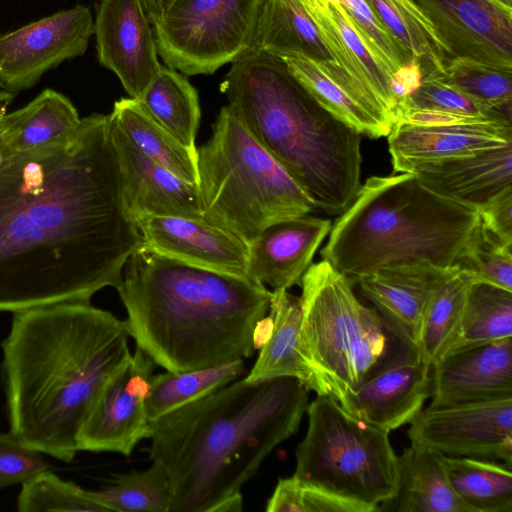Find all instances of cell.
<instances>
[{"label":"cell","mask_w":512,"mask_h":512,"mask_svg":"<svg viewBox=\"0 0 512 512\" xmlns=\"http://www.w3.org/2000/svg\"><path fill=\"white\" fill-rule=\"evenodd\" d=\"M143 245L125 202L109 114L0 165V313L90 301L121 286Z\"/></svg>","instance_id":"cell-1"},{"label":"cell","mask_w":512,"mask_h":512,"mask_svg":"<svg viewBox=\"0 0 512 512\" xmlns=\"http://www.w3.org/2000/svg\"><path fill=\"white\" fill-rule=\"evenodd\" d=\"M124 321L90 301L14 313L2 342L10 433L64 462L107 380L130 357Z\"/></svg>","instance_id":"cell-2"},{"label":"cell","mask_w":512,"mask_h":512,"mask_svg":"<svg viewBox=\"0 0 512 512\" xmlns=\"http://www.w3.org/2000/svg\"><path fill=\"white\" fill-rule=\"evenodd\" d=\"M309 388L284 376L235 380L150 421V458L166 471L170 512H241V488L294 435Z\"/></svg>","instance_id":"cell-3"},{"label":"cell","mask_w":512,"mask_h":512,"mask_svg":"<svg viewBox=\"0 0 512 512\" xmlns=\"http://www.w3.org/2000/svg\"><path fill=\"white\" fill-rule=\"evenodd\" d=\"M117 291L136 347L170 372L252 356L254 326L272 297L248 277L168 258L144 243L128 258Z\"/></svg>","instance_id":"cell-4"},{"label":"cell","mask_w":512,"mask_h":512,"mask_svg":"<svg viewBox=\"0 0 512 512\" xmlns=\"http://www.w3.org/2000/svg\"><path fill=\"white\" fill-rule=\"evenodd\" d=\"M220 84L228 105L314 209L341 215L361 187V134L323 109L277 56L249 48Z\"/></svg>","instance_id":"cell-5"},{"label":"cell","mask_w":512,"mask_h":512,"mask_svg":"<svg viewBox=\"0 0 512 512\" xmlns=\"http://www.w3.org/2000/svg\"><path fill=\"white\" fill-rule=\"evenodd\" d=\"M479 222L476 207L437 195L412 173L372 176L331 227L321 257L352 284L383 268H455Z\"/></svg>","instance_id":"cell-6"},{"label":"cell","mask_w":512,"mask_h":512,"mask_svg":"<svg viewBox=\"0 0 512 512\" xmlns=\"http://www.w3.org/2000/svg\"><path fill=\"white\" fill-rule=\"evenodd\" d=\"M202 217L247 244L268 226L314 207L299 184L257 142L229 105L197 147Z\"/></svg>","instance_id":"cell-7"},{"label":"cell","mask_w":512,"mask_h":512,"mask_svg":"<svg viewBox=\"0 0 512 512\" xmlns=\"http://www.w3.org/2000/svg\"><path fill=\"white\" fill-rule=\"evenodd\" d=\"M300 286V353L324 394L336 401L408 344L357 299L350 280L329 262L311 264Z\"/></svg>","instance_id":"cell-8"},{"label":"cell","mask_w":512,"mask_h":512,"mask_svg":"<svg viewBox=\"0 0 512 512\" xmlns=\"http://www.w3.org/2000/svg\"><path fill=\"white\" fill-rule=\"evenodd\" d=\"M306 412L294 476L377 511L397 489L398 456L389 431L352 416L328 395H318Z\"/></svg>","instance_id":"cell-9"},{"label":"cell","mask_w":512,"mask_h":512,"mask_svg":"<svg viewBox=\"0 0 512 512\" xmlns=\"http://www.w3.org/2000/svg\"><path fill=\"white\" fill-rule=\"evenodd\" d=\"M262 0H175L153 26L158 54L185 75L214 73L250 48Z\"/></svg>","instance_id":"cell-10"},{"label":"cell","mask_w":512,"mask_h":512,"mask_svg":"<svg viewBox=\"0 0 512 512\" xmlns=\"http://www.w3.org/2000/svg\"><path fill=\"white\" fill-rule=\"evenodd\" d=\"M411 443L443 454L512 464V398L422 409L410 422Z\"/></svg>","instance_id":"cell-11"},{"label":"cell","mask_w":512,"mask_h":512,"mask_svg":"<svg viewBox=\"0 0 512 512\" xmlns=\"http://www.w3.org/2000/svg\"><path fill=\"white\" fill-rule=\"evenodd\" d=\"M93 33L91 10L77 5L0 35V87L14 94L29 89L48 70L83 55Z\"/></svg>","instance_id":"cell-12"},{"label":"cell","mask_w":512,"mask_h":512,"mask_svg":"<svg viewBox=\"0 0 512 512\" xmlns=\"http://www.w3.org/2000/svg\"><path fill=\"white\" fill-rule=\"evenodd\" d=\"M155 363L136 347L107 380L77 435L78 451L115 452L129 456L149 438L146 411Z\"/></svg>","instance_id":"cell-13"},{"label":"cell","mask_w":512,"mask_h":512,"mask_svg":"<svg viewBox=\"0 0 512 512\" xmlns=\"http://www.w3.org/2000/svg\"><path fill=\"white\" fill-rule=\"evenodd\" d=\"M250 48L279 58L310 59L367 113L392 129L384 106L339 64L328 41L299 0H262Z\"/></svg>","instance_id":"cell-14"},{"label":"cell","mask_w":512,"mask_h":512,"mask_svg":"<svg viewBox=\"0 0 512 512\" xmlns=\"http://www.w3.org/2000/svg\"><path fill=\"white\" fill-rule=\"evenodd\" d=\"M449 62L467 58L512 72V12L491 0H410Z\"/></svg>","instance_id":"cell-15"},{"label":"cell","mask_w":512,"mask_h":512,"mask_svg":"<svg viewBox=\"0 0 512 512\" xmlns=\"http://www.w3.org/2000/svg\"><path fill=\"white\" fill-rule=\"evenodd\" d=\"M100 63L139 99L161 65L154 29L141 0H101L94 21Z\"/></svg>","instance_id":"cell-16"},{"label":"cell","mask_w":512,"mask_h":512,"mask_svg":"<svg viewBox=\"0 0 512 512\" xmlns=\"http://www.w3.org/2000/svg\"><path fill=\"white\" fill-rule=\"evenodd\" d=\"M431 364L413 346L404 348L340 405L352 416L391 431L410 423L431 396Z\"/></svg>","instance_id":"cell-17"},{"label":"cell","mask_w":512,"mask_h":512,"mask_svg":"<svg viewBox=\"0 0 512 512\" xmlns=\"http://www.w3.org/2000/svg\"><path fill=\"white\" fill-rule=\"evenodd\" d=\"M137 225L144 245L160 255L247 277L248 244L226 229L180 216H145Z\"/></svg>","instance_id":"cell-18"},{"label":"cell","mask_w":512,"mask_h":512,"mask_svg":"<svg viewBox=\"0 0 512 512\" xmlns=\"http://www.w3.org/2000/svg\"><path fill=\"white\" fill-rule=\"evenodd\" d=\"M430 377L428 407L512 398V337L447 354Z\"/></svg>","instance_id":"cell-19"},{"label":"cell","mask_w":512,"mask_h":512,"mask_svg":"<svg viewBox=\"0 0 512 512\" xmlns=\"http://www.w3.org/2000/svg\"><path fill=\"white\" fill-rule=\"evenodd\" d=\"M331 227L329 219L308 214L268 226L248 243L246 276L272 291L300 285Z\"/></svg>","instance_id":"cell-20"},{"label":"cell","mask_w":512,"mask_h":512,"mask_svg":"<svg viewBox=\"0 0 512 512\" xmlns=\"http://www.w3.org/2000/svg\"><path fill=\"white\" fill-rule=\"evenodd\" d=\"M110 129L125 202L136 222L153 215L203 219L197 185L182 180L141 153L111 119Z\"/></svg>","instance_id":"cell-21"},{"label":"cell","mask_w":512,"mask_h":512,"mask_svg":"<svg viewBox=\"0 0 512 512\" xmlns=\"http://www.w3.org/2000/svg\"><path fill=\"white\" fill-rule=\"evenodd\" d=\"M457 269L429 264L404 265L380 269L355 283L386 325L418 350L430 299L436 288Z\"/></svg>","instance_id":"cell-22"},{"label":"cell","mask_w":512,"mask_h":512,"mask_svg":"<svg viewBox=\"0 0 512 512\" xmlns=\"http://www.w3.org/2000/svg\"><path fill=\"white\" fill-rule=\"evenodd\" d=\"M395 172L412 173L437 195L478 209L512 187V143L457 157L408 163Z\"/></svg>","instance_id":"cell-23"},{"label":"cell","mask_w":512,"mask_h":512,"mask_svg":"<svg viewBox=\"0 0 512 512\" xmlns=\"http://www.w3.org/2000/svg\"><path fill=\"white\" fill-rule=\"evenodd\" d=\"M388 137L393 172L408 163L472 154L512 143V126L477 123L452 126L395 124Z\"/></svg>","instance_id":"cell-24"},{"label":"cell","mask_w":512,"mask_h":512,"mask_svg":"<svg viewBox=\"0 0 512 512\" xmlns=\"http://www.w3.org/2000/svg\"><path fill=\"white\" fill-rule=\"evenodd\" d=\"M445 454L411 443L398 456V482L381 512H470L453 491L445 469Z\"/></svg>","instance_id":"cell-25"},{"label":"cell","mask_w":512,"mask_h":512,"mask_svg":"<svg viewBox=\"0 0 512 512\" xmlns=\"http://www.w3.org/2000/svg\"><path fill=\"white\" fill-rule=\"evenodd\" d=\"M268 313L274 320L273 333L259 350L255 364L244 379L254 382L290 376L301 380L318 395H325L319 380L300 353V297L288 290L272 291Z\"/></svg>","instance_id":"cell-26"},{"label":"cell","mask_w":512,"mask_h":512,"mask_svg":"<svg viewBox=\"0 0 512 512\" xmlns=\"http://www.w3.org/2000/svg\"><path fill=\"white\" fill-rule=\"evenodd\" d=\"M81 120L66 96L45 89L24 107L4 115L0 146L11 155L59 142L73 136Z\"/></svg>","instance_id":"cell-27"},{"label":"cell","mask_w":512,"mask_h":512,"mask_svg":"<svg viewBox=\"0 0 512 512\" xmlns=\"http://www.w3.org/2000/svg\"><path fill=\"white\" fill-rule=\"evenodd\" d=\"M109 116L141 153L182 180L197 185V151L185 147L156 122L138 99L121 98L114 103Z\"/></svg>","instance_id":"cell-28"},{"label":"cell","mask_w":512,"mask_h":512,"mask_svg":"<svg viewBox=\"0 0 512 512\" xmlns=\"http://www.w3.org/2000/svg\"><path fill=\"white\" fill-rule=\"evenodd\" d=\"M161 66L158 74L138 99L148 114L192 151L200 123L198 93L180 73Z\"/></svg>","instance_id":"cell-29"},{"label":"cell","mask_w":512,"mask_h":512,"mask_svg":"<svg viewBox=\"0 0 512 512\" xmlns=\"http://www.w3.org/2000/svg\"><path fill=\"white\" fill-rule=\"evenodd\" d=\"M449 483L470 512H512L511 465L494 460L445 456Z\"/></svg>","instance_id":"cell-30"},{"label":"cell","mask_w":512,"mask_h":512,"mask_svg":"<svg viewBox=\"0 0 512 512\" xmlns=\"http://www.w3.org/2000/svg\"><path fill=\"white\" fill-rule=\"evenodd\" d=\"M393 40L420 65L423 79L441 78L449 59L410 0H365Z\"/></svg>","instance_id":"cell-31"},{"label":"cell","mask_w":512,"mask_h":512,"mask_svg":"<svg viewBox=\"0 0 512 512\" xmlns=\"http://www.w3.org/2000/svg\"><path fill=\"white\" fill-rule=\"evenodd\" d=\"M510 337L512 291L476 281L457 332L443 356Z\"/></svg>","instance_id":"cell-32"},{"label":"cell","mask_w":512,"mask_h":512,"mask_svg":"<svg viewBox=\"0 0 512 512\" xmlns=\"http://www.w3.org/2000/svg\"><path fill=\"white\" fill-rule=\"evenodd\" d=\"M245 372L244 359L240 358L207 368L153 375L145 403L148 418H159L235 381Z\"/></svg>","instance_id":"cell-33"},{"label":"cell","mask_w":512,"mask_h":512,"mask_svg":"<svg viewBox=\"0 0 512 512\" xmlns=\"http://www.w3.org/2000/svg\"><path fill=\"white\" fill-rule=\"evenodd\" d=\"M476 281L471 272L459 268L434 291L418 345V352L431 365L445 354L452 342Z\"/></svg>","instance_id":"cell-34"},{"label":"cell","mask_w":512,"mask_h":512,"mask_svg":"<svg viewBox=\"0 0 512 512\" xmlns=\"http://www.w3.org/2000/svg\"><path fill=\"white\" fill-rule=\"evenodd\" d=\"M288 71L327 112L361 135L371 138L388 136L391 129L381 124L353 99L310 59L305 57H282Z\"/></svg>","instance_id":"cell-35"},{"label":"cell","mask_w":512,"mask_h":512,"mask_svg":"<svg viewBox=\"0 0 512 512\" xmlns=\"http://www.w3.org/2000/svg\"><path fill=\"white\" fill-rule=\"evenodd\" d=\"M143 471L117 475L107 487L91 491L109 512H170L171 488L164 468L152 461Z\"/></svg>","instance_id":"cell-36"},{"label":"cell","mask_w":512,"mask_h":512,"mask_svg":"<svg viewBox=\"0 0 512 512\" xmlns=\"http://www.w3.org/2000/svg\"><path fill=\"white\" fill-rule=\"evenodd\" d=\"M17 500L20 512L73 511L109 512L91 493L71 481H64L50 470L22 483Z\"/></svg>","instance_id":"cell-37"},{"label":"cell","mask_w":512,"mask_h":512,"mask_svg":"<svg viewBox=\"0 0 512 512\" xmlns=\"http://www.w3.org/2000/svg\"><path fill=\"white\" fill-rule=\"evenodd\" d=\"M466 96L496 109L512 111V72L467 58L452 59L440 78Z\"/></svg>","instance_id":"cell-38"},{"label":"cell","mask_w":512,"mask_h":512,"mask_svg":"<svg viewBox=\"0 0 512 512\" xmlns=\"http://www.w3.org/2000/svg\"><path fill=\"white\" fill-rule=\"evenodd\" d=\"M477 282L512 291V245L504 243L479 222L458 262Z\"/></svg>","instance_id":"cell-39"},{"label":"cell","mask_w":512,"mask_h":512,"mask_svg":"<svg viewBox=\"0 0 512 512\" xmlns=\"http://www.w3.org/2000/svg\"><path fill=\"white\" fill-rule=\"evenodd\" d=\"M407 108L485 116L512 124V111L484 105L449 86L440 78L423 79L420 86L396 106L394 119L396 120V114L400 110Z\"/></svg>","instance_id":"cell-40"},{"label":"cell","mask_w":512,"mask_h":512,"mask_svg":"<svg viewBox=\"0 0 512 512\" xmlns=\"http://www.w3.org/2000/svg\"><path fill=\"white\" fill-rule=\"evenodd\" d=\"M344 10L362 39L393 74L402 66L418 63L388 34L365 0H334Z\"/></svg>","instance_id":"cell-41"},{"label":"cell","mask_w":512,"mask_h":512,"mask_svg":"<svg viewBox=\"0 0 512 512\" xmlns=\"http://www.w3.org/2000/svg\"><path fill=\"white\" fill-rule=\"evenodd\" d=\"M49 468L42 453L21 443L10 432L0 433V489L22 484Z\"/></svg>","instance_id":"cell-42"},{"label":"cell","mask_w":512,"mask_h":512,"mask_svg":"<svg viewBox=\"0 0 512 512\" xmlns=\"http://www.w3.org/2000/svg\"><path fill=\"white\" fill-rule=\"evenodd\" d=\"M481 224L501 241L512 245V187L478 208Z\"/></svg>","instance_id":"cell-43"},{"label":"cell","mask_w":512,"mask_h":512,"mask_svg":"<svg viewBox=\"0 0 512 512\" xmlns=\"http://www.w3.org/2000/svg\"><path fill=\"white\" fill-rule=\"evenodd\" d=\"M302 512H375L370 506L340 497L300 481Z\"/></svg>","instance_id":"cell-44"},{"label":"cell","mask_w":512,"mask_h":512,"mask_svg":"<svg viewBox=\"0 0 512 512\" xmlns=\"http://www.w3.org/2000/svg\"><path fill=\"white\" fill-rule=\"evenodd\" d=\"M300 481L293 475L281 478L267 501V512H302L300 503Z\"/></svg>","instance_id":"cell-45"},{"label":"cell","mask_w":512,"mask_h":512,"mask_svg":"<svg viewBox=\"0 0 512 512\" xmlns=\"http://www.w3.org/2000/svg\"><path fill=\"white\" fill-rule=\"evenodd\" d=\"M422 80V70L420 65L416 62L400 67L393 74L391 79V90L395 100V108L401 101L420 86Z\"/></svg>","instance_id":"cell-46"},{"label":"cell","mask_w":512,"mask_h":512,"mask_svg":"<svg viewBox=\"0 0 512 512\" xmlns=\"http://www.w3.org/2000/svg\"><path fill=\"white\" fill-rule=\"evenodd\" d=\"M274 328V320L270 313L258 320L252 333V344L254 350H260L269 341Z\"/></svg>","instance_id":"cell-47"},{"label":"cell","mask_w":512,"mask_h":512,"mask_svg":"<svg viewBox=\"0 0 512 512\" xmlns=\"http://www.w3.org/2000/svg\"><path fill=\"white\" fill-rule=\"evenodd\" d=\"M175 0H141L150 23L157 25Z\"/></svg>","instance_id":"cell-48"},{"label":"cell","mask_w":512,"mask_h":512,"mask_svg":"<svg viewBox=\"0 0 512 512\" xmlns=\"http://www.w3.org/2000/svg\"><path fill=\"white\" fill-rule=\"evenodd\" d=\"M15 94L5 90L0 91V125L4 115L7 113V108L13 101Z\"/></svg>","instance_id":"cell-49"},{"label":"cell","mask_w":512,"mask_h":512,"mask_svg":"<svg viewBox=\"0 0 512 512\" xmlns=\"http://www.w3.org/2000/svg\"><path fill=\"white\" fill-rule=\"evenodd\" d=\"M503 9L512 12V0H491Z\"/></svg>","instance_id":"cell-50"},{"label":"cell","mask_w":512,"mask_h":512,"mask_svg":"<svg viewBox=\"0 0 512 512\" xmlns=\"http://www.w3.org/2000/svg\"><path fill=\"white\" fill-rule=\"evenodd\" d=\"M8 156L9 155L0 147V165L3 162V160Z\"/></svg>","instance_id":"cell-51"}]
</instances>
